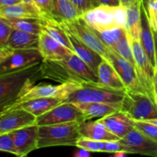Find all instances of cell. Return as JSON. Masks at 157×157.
<instances>
[{
	"label": "cell",
	"instance_id": "cell-1",
	"mask_svg": "<svg viewBox=\"0 0 157 157\" xmlns=\"http://www.w3.org/2000/svg\"><path fill=\"white\" fill-rule=\"evenodd\" d=\"M41 75L42 79H48L59 84L83 85L98 81L97 73L75 52L60 61L43 60Z\"/></svg>",
	"mask_w": 157,
	"mask_h": 157
},
{
	"label": "cell",
	"instance_id": "cell-2",
	"mask_svg": "<svg viewBox=\"0 0 157 157\" xmlns=\"http://www.w3.org/2000/svg\"><path fill=\"white\" fill-rule=\"evenodd\" d=\"M41 63L0 74V108L12 103L41 78Z\"/></svg>",
	"mask_w": 157,
	"mask_h": 157
},
{
	"label": "cell",
	"instance_id": "cell-3",
	"mask_svg": "<svg viewBox=\"0 0 157 157\" xmlns=\"http://www.w3.org/2000/svg\"><path fill=\"white\" fill-rule=\"evenodd\" d=\"M80 123L67 122L40 126L38 129V149L61 146H75L81 137Z\"/></svg>",
	"mask_w": 157,
	"mask_h": 157
},
{
	"label": "cell",
	"instance_id": "cell-4",
	"mask_svg": "<svg viewBox=\"0 0 157 157\" xmlns=\"http://www.w3.org/2000/svg\"><path fill=\"white\" fill-rule=\"evenodd\" d=\"M81 16L94 29L99 32L126 27L127 7L101 6L92 8Z\"/></svg>",
	"mask_w": 157,
	"mask_h": 157
},
{
	"label": "cell",
	"instance_id": "cell-5",
	"mask_svg": "<svg viewBox=\"0 0 157 157\" xmlns=\"http://www.w3.org/2000/svg\"><path fill=\"white\" fill-rule=\"evenodd\" d=\"M126 90L104 87L97 83H88L77 87L71 92L64 102L67 103H122Z\"/></svg>",
	"mask_w": 157,
	"mask_h": 157
},
{
	"label": "cell",
	"instance_id": "cell-6",
	"mask_svg": "<svg viewBox=\"0 0 157 157\" xmlns=\"http://www.w3.org/2000/svg\"><path fill=\"white\" fill-rule=\"evenodd\" d=\"M42 61L38 48L13 49L6 44L0 45V74L25 68Z\"/></svg>",
	"mask_w": 157,
	"mask_h": 157
},
{
	"label": "cell",
	"instance_id": "cell-7",
	"mask_svg": "<svg viewBox=\"0 0 157 157\" xmlns=\"http://www.w3.org/2000/svg\"><path fill=\"white\" fill-rule=\"evenodd\" d=\"M121 110L134 121H148L157 118L156 103L144 92L126 90L121 103Z\"/></svg>",
	"mask_w": 157,
	"mask_h": 157
},
{
	"label": "cell",
	"instance_id": "cell-8",
	"mask_svg": "<svg viewBox=\"0 0 157 157\" xmlns=\"http://www.w3.org/2000/svg\"><path fill=\"white\" fill-rule=\"evenodd\" d=\"M132 47L138 79L145 93L155 102L154 78L156 68L149 59L140 40H132Z\"/></svg>",
	"mask_w": 157,
	"mask_h": 157
},
{
	"label": "cell",
	"instance_id": "cell-9",
	"mask_svg": "<svg viewBox=\"0 0 157 157\" xmlns=\"http://www.w3.org/2000/svg\"><path fill=\"white\" fill-rule=\"evenodd\" d=\"M58 21L64 29L74 34L86 45L100 54L103 58L105 56L108 47L101 41V38L95 33L94 30L86 22L81 15L76 19L70 21L58 20Z\"/></svg>",
	"mask_w": 157,
	"mask_h": 157
},
{
	"label": "cell",
	"instance_id": "cell-10",
	"mask_svg": "<svg viewBox=\"0 0 157 157\" xmlns=\"http://www.w3.org/2000/svg\"><path fill=\"white\" fill-rule=\"evenodd\" d=\"M79 86L81 85L76 84H69V83H64V84H59L57 85L43 84H37V85L34 84L24 92H22L17 99H15L8 105L3 107L2 108L16 105V104H21V103L25 102L30 100L37 99V98L61 97V98H64L65 100L67 95Z\"/></svg>",
	"mask_w": 157,
	"mask_h": 157
},
{
	"label": "cell",
	"instance_id": "cell-11",
	"mask_svg": "<svg viewBox=\"0 0 157 157\" xmlns=\"http://www.w3.org/2000/svg\"><path fill=\"white\" fill-rule=\"evenodd\" d=\"M104 58L107 59L113 65L124 81L127 90L145 93L138 79L136 67L133 64L123 58L110 47H108V50Z\"/></svg>",
	"mask_w": 157,
	"mask_h": 157
},
{
	"label": "cell",
	"instance_id": "cell-12",
	"mask_svg": "<svg viewBox=\"0 0 157 157\" xmlns=\"http://www.w3.org/2000/svg\"><path fill=\"white\" fill-rule=\"evenodd\" d=\"M85 121L82 112L73 103L64 102L44 114L37 117L36 124L40 127L73 121L81 124Z\"/></svg>",
	"mask_w": 157,
	"mask_h": 157
},
{
	"label": "cell",
	"instance_id": "cell-13",
	"mask_svg": "<svg viewBox=\"0 0 157 157\" xmlns=\"http://www.w3.org/2000/svg\"><path fill=\"white\" fill-rule=\"evenodd\" d=\"M124 151L128 154H141L157 157V141L150 139L134 128L120 140Z\"/></svg>",
	"mask_w": 157,
	"mask_h": 157
},
{
	"label": "cell",
	"instance_id": "cell-14",
	"mask_svg": "<svg viewBox=\"0 0 157 157\" xmlns=\"http://www.w3.org/2000/svg\"><path fill=\"white\" fill-rule=\"evenodd\" d=\"M37 117L22 108L0 113V134L36 124Z\"/></svg>",
	"mask_w": 157,
	"mask_h": 157
},
{
	"label": "cell",
	"instance_id": "cell-15",
	"mask_svg": "<svg viewBox=\"0 0 157 157\" xmlns=\"http://www.w3.org/2000/svg\"><path fill=\"white\" fill-rule=\"evenodd\" d=\"M120 139L124 138L127 133L135 128V121L122 110L114 112L104 117L97 120Z\"/></svg>",
	"mask_w": 157,
	"mask_h": 157
},
{
	"label": "cell",
	"instance_id": "cell-16",
	"mask_svg": "<svg viewBox=\"0 0 157 157\" xmlns=\"http://www.w3.org/2000/svg\"><path fill=\"white\" fill-rule=\"evenodd\" d=\"M38 129L39 126L35 124L12 131L17 156L25 157L38 149Z\"/></svg>",
	"mask_w": 157,
	"mask_h": 157
},
{
	"label": "cell",
	"instance_id": "cell-17",
	"mask_svg": "<svg viewBox=\"0 0 157 157\" xmlns=\"http://www.w3.org/2000/svg\"><path fill=\"white\" fill-rule=\"evenodd\" d=\"M38 49L42 55L43 60L46 61H60L73 53L72 51L44 31L39 35Z\"/></svg>",
	"mask_w": 157,
	"mask_h": 157
},
{
	"label": "cell",
	"instance_id": "cell-18",
	"mask_svg": "<svg viewBox=\"0 0 157 157\" xmlns=\"http://www.w3.org/2000/svg\"><path fill=\"white\" fill-rule=\"evenodd\" d=\"M64 101V98L61 97H54V98H41L37 99L30 100L16 105L4 107L1 109L0 113L8 111L15 108H22L28 110L30 113H33L35 116L39 117L44 114L46 112L49 111L56 106L62 104Z\"/></svg>",
	"mask_w": 157,
	"mask_h": 157
},
{
	"label": "cell",
	"instance_id": "cell-19",
	"mask_svg": "<svg viewBox=\"0 0 157 157\" xmlns=\"http://www.w3.org/2000/svg\"><path fill=\"white\" fill-rule=\"evenodd\" d=\"M83 113L86 121L101 118L114 112L121 110V103L85 102L73 103Z\"/></svg>",
	"mask_w": 157,
	"mask_h": 157
},
{
	"label": "cell",
	"instance_id": "cell-20",
	"mask_svg": "<svg viewBox=\"0 0 157 157\" xmlns=\"http://www.w3.org/2000/svg\"><path fill=\"white\" fill-rule=\"evenodd\" d=\"M43 13L35 3L21 2L8 6H0V17L6 18H42Z\"/></svg>",
	"mask_w": 157,
	"mask_h": 157
},
{
	"label": "cell",
	"instance_id": "cell-21",
	"mask_svg": "<svg viewBox=\"0 0 157 157\" xmlns=\"http://www.w3.org/2000/svg\"><path fill=\"white\" fill-rule=\"evenodd\" d=\"M98 81L97 84L107 88L127 90L124 81L111 64L104 58L98 70Z\"/></svg>",
	"mask_w": 157,
	"mask_h": 157
},
{
	"label": "cell",
	"instance_id": "cell-22",
	"mask_svg": "<svg viewBox=\"0 0 157 157\" xmlns=\"http://www.w3.org/2000/svg\"><path fill=\"white\" fill-rule=\"evenodd\" d=\"M71 43L73 47L74 52L78 55L84 62L87 63L98 75V70L100 64L103 61L104 58L100 54L94 51L88 46L86 45L84 42L81 41L79 38H77L74 34L69 31L66 30Z\"/></svg>",
	"mask_w": 157,
	"mask_h": 157
},
{
	"label": "cell",
	"instance_id": "cell-23",
	"mask_svg": "<svg viewBox=\"0 0 157 157\" xmlns=\"http://www.w3.org/2000/svg\"><path fill=\"white\" fill-rule=\"evenodd\" d=\"M140 41L141 44H142L146 54L148 56L149 59L150 60L153 65L156 69L154 35H153V32L150 27V23H149L143 1L141 3V31Z\"/></svg>",
	"mask_w": 157,
	"mask_h": 157
},
{
	"label": "cell",
	"instance_id": "cell-24",
	"mask_svg": "<svg viewBox=\"0 0 157 157\" xmlns=\"http://www.w3.org/2000/svg\"><path fill=\"white\" fill-rule=\"evenodd\" d=\"M79 131L82 137L99 141L119 140L118 136L109 131L104 125L97 121H85L79 125Z\"/></svg>",
	"mask_w": 157,
	"mask_h": 157
},
{
	"label": "cell",
	"instance_id": "cell-25",
	"mask_svg": "<svg viewBox=\"0 0 157 157\" xmlns=\"http://www.w3.org/2000/svg\"><path fill=\"white\" fill-rule=\"evenodd\" d=\"M42 31L74 52L73 47L65 29L60 25L57 18L50 15H44L41 18Z\"/></svg>",
	"mask_w": 157,
	"mask_h": 157
},
{
	"label": "cell",
	"instance_id": "cell-26",
	"mask_svg": "<svg viewBox=\"0 0 157 157\" xmlns=\"http://www.w3.org/2000/svg\"><path fill=\"white\" fill-rule=\"evenodd\" d=\"M5 44L13 49L38 48L39 35L14 29Z\"/></svg>",
	"mask_w": 157,
	"mask_h": 157
},
{
	"label": "cell",
	"instance_id": "cell-27",
	"mask_svg": "<svg viewBox=\"0 0 157 157\" xmlns=\"http://www.w3.org/2000/svg\"><path fill=\"white\" fill-rule=\"evenodd\" d=\"M135 3L127 7L126 29L132 40H140L141 31V3Z\"/></svg>",
	"mask_w": 157,
	"mask_h": 157
},
{
	"label": "cell",
	"instance_id": "cell-28",
	"mask_svg": "<svg viewBox=\"0 0 157 157\" xmlns=\"http://www.w3.org/2000/svg\"><path fill=\"white\" fill-rule=\"evenodd\" d=\"M52 16L57 19L70 21L81 16L79 12L71 0H52Z\"/></svg>",
	"mask_w": 157,
	"mask_h": 157
},
{
	"label": "cell",
	"instance_id": "cell-29",
	"mask_svg": "<svg viewBox=\"0 0 157 157\" xmlns=\"http://www.w3.org/2000/svg\"><path fill=\"white\" fill-rule=\"evenodd\" d=\"M5 21L10 25L14 29L40 35L42 32L41 18H2Z\"/></svg>",
	"mask_w": 157,
	"mask_h": 157
},
{
	"label": "cell",
	"instance_id": "cell-30",
	"mask_svg": "<svg viewBox=\"0 0 157 157\" xmlns=\"http://www.w3.org/2000/svg\"><path fill=\"white\" fill-rule=\"evenodd\" d=\"M110 48L135 66L134 55H133V47H132V40L128 32L124 36H123L113 47Z\"/></svg>",
	"mask_w": 157,
	"mask_h": 157
},
{
	"label": "cell",
	"instance_id": "cell-31",
	"mask_svg": "<svg viewBox=\"0 0 157 157\" xmlns=\"http://www.w3.org/2000/svg\"><path fill=\"white\" fill-rule=\"evenodd\" d=\"M94 30L97 35L101 38V41L107 47H113L123 36H124L127 33L126 27L117 28V29L104 31V32H99V31H97L95 29H94Z\"/></svg>",
	"mask_w": 157,
	"mask_h": 157
},
{
	"label": "cell",
	"instance_id": "cell-32",
	"mask_svg": "<svg viewBox=\"0 0 157 157\" xmlns=\"http://www.w3.org/2000/svg\"><path fill=\"white\" fill-rule=\"evenodd\" d=\"M106 141H99L81 136L78 140L76 147L83 148L91 153H104Z\"/></svg>",
	"mask_w": 157,
	"mask_h": 157
},
{
	"label": "cell",
	"instance_id": "cell-33",
	"mask_svg": "<svg viewBox=\"0 0 157 157\" xmlns=\"http://www.w3.org/2000/svg\"><path fill=\"white\" fill-rule=\"evenodd\" d=\"M144 5L152 31L157 33V0H148Z\"/></svg>",
	"mask_w": 157,
	"mask_h": 157
},
{
	"label": "cell",
	"instance_id": "cell-34",
	"mask_svg": "<svg viewBox=\"0 0 157 157\" xmlns=\"http://www.w3.org/2000/svg\"><path fill=\"white\" fill-rule=\"evenodd\" d=\"M135 128L148 136L157 141V126L147 121H135Z\"/></svg>",
	"mask_w": 157,
	"mask_h": 157
},
{
	"label": "cell",
	"instance_id": "cell-35",
	"mask_svg": "<svg viewBox=\"0 0 157 157\" xmlns=\"http://www.w3.org/2000/svg\"><path fill=\"white\" fill-rule=\"evenodd\" d=\"M0 150L2 152L9 153L17 156L13 132L0 134Z\"/></svg>",
	"mask_w": 157,
	"mask_h": 157
},
{
	"label": "cell",
	"instance_id": "cell-36",
	"mask_svg": "<svg viewBox=\"0 0 157 157\" xmlns=\"http://www.w3.org/2000/svg\"><path fill=\"white\" fill-rule=\"evenodd\" d=\"M13 30L14 29L10 25L2 18H0V45L6 44Z\"/></svg>",
	"mask_w": 157,
	"mask_h": 157
},
{
	"label": "cell",
	"instance_id": "cell-37",
	"mask_svg": "<svg viewBox=\"0 0 157 157\" xmlns=\"http://www.w3.org/2000/svg\"><path fill=\"white\" fill-rule=\"evenodd\" d=\"M34 2L42 12L43 15H52V12H53L52 0H34Z\"/></svg>",
	"mask_w": 157,
	"mask_h": 157
},
{
	"label": "cell",
	"instance_id": "cell-38",
	"mask_svg": "<svg viewBox=\"0 0 157 157\" xmlns=\"http://www.w3.org/2000/svg\"><path fill=\"white\" fill-rule=\"evenodd\" d=\"M76 9L82 15L90 9H92V0H71Z\"/></svg>",
	"mask_w": 157,
	"mask_h": 157
},
{
	"label": "cell",
	"instance_id": "cell-39",
	"mask_svg": "<svg viewBox=\"0 0 157 157\" xmlns=\"http://www.w3.org/2000/svg\"><path fill=\"white\" fill-rule=\"evenodd\" d=\"M119 151H124V147H123L120 140H119L106 141L104 153H114Z\"/></svg>",
	"mask_w": 157,
	"mask_h": 157
},
{
	"label": "cell",
	"instance_id": "cell-40",
	"mask_svg": "<svg viewBox=\"0 0 157 157\" xmlns=\"http://www.w3.org/2000/svg\"><path fill=\"white\" fill-rule=\"evenodd\" d=\"M101 6H121V0H92V8Z\"/></svg>",
	"mask_w": 157,
	"mask_h": 157
},
{
	"label": "cell",
	"instance_id": "cell-41",
	"mask_svg": "<svg viewBox=\"0 0 157 157\" xmlns=\"http://www.w3.org/2000/svg\"><path fill=\"white\" fill-rule=\"evenodd\" d=\"M91 155V152L83 148H79V150L74 154L75 157H88Z\"/></svg>",
	"mask_w": 157,
	"mask_h": 157
},
{
	"label": "cell",
	"instance_id": "cell-42",
	"mask_svg": "<svg viewBox=\"0 0 157 157\" xmlns=\"http://www.w3.org/2000/svg\"><path fill=\"white\" fill-rule=\"evenodd\" d=\"M22 0H0V6H8L21 2Z\"/></svg>",
	"mask_w": 157,
	"mask_h": 157
},
{
	"label": "cell",
	"instance_id": "cell-43",
	"mask_svg": "<svg viewBox=\"0 0 157 157\" xmlns=\"http://www.w3.org/2000/svg\"><path fill=\"white\" fill-rule=\"evenodd\" d=\"M140 0H121V6H125V7H128V6H131V5L135 4V3H137Z\"/></svg>",
	"mask_w": 157,
	"mask_h": 157
},
{
	"label": "cell",
	"instance_id": "cell-44",
	"mask_svg": "<svg viewBox=\"0 0 157 157\" xmlns=\"http://www.w3.org/2000/svg\"><path fill=\"white\" fill-rule=\"evenodd\" d=\"M154 95H155V103L157 106V69H156L154 78Z\"/></svg>",
	"mask_w": 157,
	"mask_h": 157
},
{
	"label": "cell",
	"instance_id": "cell-45",
	"mask_svg": "<svg viewBox=\"0 0 157 157\" xmlns=\"http://www.w3.org/2000/svg\"><path fill=\"white\" fill-rule=\"evenodd\" d=\"M127 155H128V153L124 151H119V152H117V153H113V156L115 157H120V156L123 157V156H126Z\"/></svg>",
	"mask_w": 157,
	"mask_h": 157
},
{
	"label": "cell",
	"instance_id": "cell-46",
	"mask_svg": "<svg viewBox=\"0 0 157 157\" xmlns=\"http://www.w3.org/2000/svg\"><path fill=\"white\" fill-rule=\"evenodd\" d=\"M154 41H155V54H156V69H157V33H154Z\"/></svg>",
	"mask_w": 157,
	"mask_h": 157
},
{
	"label": "cell",
	"instance_id": "cell-47",
	"mask_svg": "<svg viewBox=\"0 0 157 157\" xmlns=\"http://www.w3.org/2000/svg\"><path fill=\"white\" fill-rule=\"evenodd\" d=\"M148 121V122H150V123H152V124H155V125L157 126V118H156V119L148 120V121Z\"/></svg>",
	"mask_w": 157,
	"mask_h": 157
},
{
	"label": "cell",
	"instance_id": "cell-48",
	"mask_svg": "<svg viewBox=\"0 0 157 157\" xmlns=\"http://www.w3.org/2000/svg\"><path fill=\"white\" fill-rule=\"evenodd\" d=\"M22 2H32V3H35V2H34V0H22Z\"/></svg>",
	"mask_w": 157,
	"mask_h": 157
},
{
	"label": "cell",
	"instance_id": "cell-49",
	"mask_svg": "<svg viewBox=\"0 0 157 157\" xmlns=\"http://www.w3.org/2000/svg\"><path fill=\"white\" fill-rule=\"evenodd\" d=\"M148 1V0H143V2H147Z\"/></svg>",
	"mask_w": 157,
	"mask_h": 157
}]
</instances>
